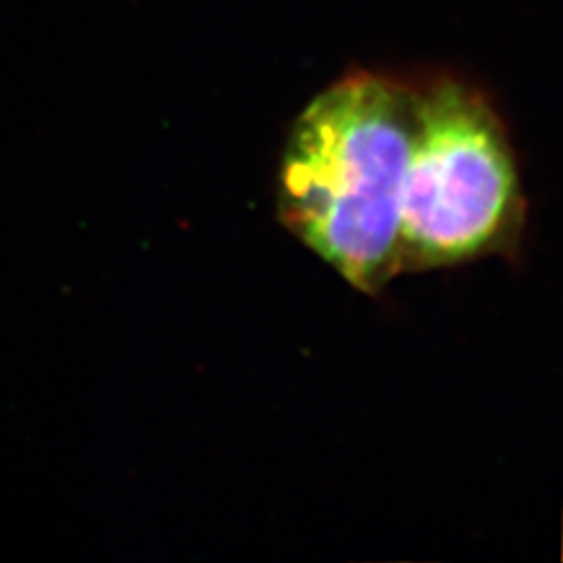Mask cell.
<instances>
[{
  "mask_svg": "<svg viewBox=\"0 0 563 563\" xmlns=\"http://www.w3.org/2000/svg\"><path fill=\"white\" fill-rule=\"evenodd\" d=\"M413 123L416 92L372 76L349 78L302 111L282 157L284 228L367 295L399 272Z\"/></svg>",
  "mask_w": 563,
  "mask_h": 563,
  "instance_id": "1",
  "label": "cell"
},
{
  "mask_svg": "<svg viewBox=\"0 0 563 563\" xmlns=\"http://www.w3.org/2000/svg\"><path fill=\"white\" fill-rule=\"evenodd\" d=\"M522 220V192L504 128L460 84L416 95L401 195L399 272L470 262L497 251Z\"/></svg>",
  "mask_w": 563,
  "mask_h": 563,
  "instance_id": "2",
  "label": "cell"
}]
</instances>
